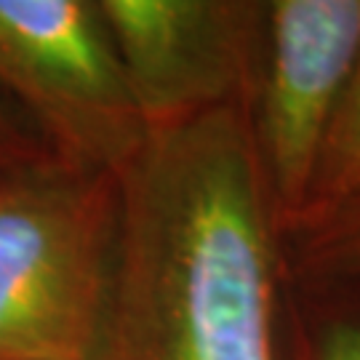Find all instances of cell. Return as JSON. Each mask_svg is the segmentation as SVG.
Returning a JSON list of instances; mask_svg holds the SVG:
<instances>
[{
	"mask_svg": "<svg viewBox=\"0 0 360 360\" xmlns=\"http://www.w3.org/2000/svg\"><path fill=\"white\" fill-rule=\"evenodd\" d=\"M251 104L153 131L120 176L99 360H288V254Z\"/></svg>",
	"mask_w": 360,
	"mask_h": 360,
	"instance_id": "6da1fadb",
	"label": "cell"
},
{
	"mask_svg": "<svg viewBox=\"0 0 360 360\" xmlns=\"http://www.w3.org/2000/svg\"><path fill=\"white\" fill-rule=\"evenodd\" d=\"M120 179L56 155L0 168V360H99Z\"/></svg>",
	"mask_w": 360,
	"mask_h": 360,
	"instance_id": "7a4b0ae2",
	"label": "cell"
},
{
	"mask_svg": "<svg viewBox=\"0 0 360 360\" xmlns=\"http://www.w3.org/2000/svg\"><path fill=\"white\" fill-rule=\"evenodd\" d=\"M0 94L86 171L120 179L150 136L96 0H0Z\"/></svg>",
	"mask_w": 360,
	"mask_h": 360,
	"instance_id": "3957f363",
	"label": "cell"
},
{
	"mask_svg": "<svg viewBox=\"0 0 360 360\" xmlns=\"http://www.w3.org/2000/svg\"><path fill=\"white\" fill-rule=\"evenodd\" d=\"M360 56V0H264L251 136L283 235L304 214L315 168Z\"/></svg>",
	"mask_w": 360,
	"mask_h": 360,
	"instance_id": "277c9868",
	"label": "cell"
},
{
	"mask_svg": "<svg viewBox=\"0 0 360 360\" xmlns=\"http://www.w3.org/2000/svg\"><path fill=\"white\" fill-rule=\"evenodd\" d=\"M150 134L251 104L264 0H96Z\"/></svg>",
	"mask_w": 360,
	"mask_h": 360,
	"instance_id": "5b68a950",
	"label": "cell"
},
{
	"mask_svg": "<svg viewBox=\"0 0 360 360\" xmlns=\"http://www.w3.org/2000/svg\"><path fill=\"white\" fill-rule=\"evenodd\" d=\"M288 360H360V283L291 275Z\"/></svg>",
	"mask_w": 360,
	"mask_h": 360,
	"instance_id": "8992f818",
	"label": "cell"
},
{
	"mask_svg": "<svg viewBox=\"0 0 360 360\" xmlns=\"http://www.w3.org/2000/svg\"><path fill=\"white\" fill-rule=\"evenodd\" d=\"M355 198H360V56L331 120L321 160L315 168V179L309 187L307 206L294 232L334 214L336 208Z\"/></svg>",
	"mask_w": 360,
	"mask_h": 360,
	"instance_id": "52a82bcc",
	"label": "cell"
},
{
	"mask_svg": "<svg viewBox=\"0 0 360 360\" xmlns=\"http://www.w3.org/2000/svg\"><path fill=\"white\" fill-rule=\"evenodd\" d=\"M285 254L294 278L360 283V198L288 235Z\"/></svg>",
	"mask_w": 360,
	"mask_h": 360,
	"instance_id": "ba28073f",
	"label": "cell"
},
{
	"mask_svg": "<svg viewBox=\"0 0 360 360\" xmlns=\"http://www.w3.org/2000/svg\"><path fill=\"white\" fill-rule=\"evenodd\" d=\"M43 155H53L40 136L30 129L25 117H19L8 104L0 99V168L27 163Z\"/></svg>",
	"mask_w": 360,
	"mask_h": 360,
	"instance_id": "9c48e42d",
	"label": "cell"
}]
</instances>
